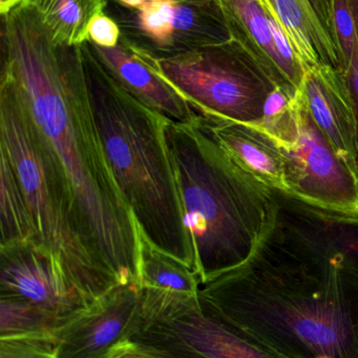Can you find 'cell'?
Returning a JSON list of instances; mask_svg holds the SVG:
<instances>
[{"instance_id":"obj_12","label":"cell","mask_w":358,"mask_h":358,"mask_svg":"<svg viewBox=\"0 0 358 358\" xmlns=\"http://www.w3.org/2000/svg\"><path fill=\"white\" fill-rule=\"evenodd\" d=\"M298 90L317 127L358 179L357 111L344 73L329 65L309 67Z\"/></svg>"},{"instance_id":"obj_2","label":"cell","mask_w":358,"mask_h":358,"mask_svg":"<svg viewBox=\"0 0 358 358\" xmlns=\"http://www.w3.org/2000/svg\"><path fill=\"white\" fill-rule=\"evenodd\" d=\"M275 222L243 264L200 296L284 358H358V269L275 191Z\"/></svg>"},{"instance_id":"obj_8","label":"cell","mask_w":358,"mask_h":358,"mask_svg":"<svg viewBox=\"0 0 358 358\" xmlns=\"http://www.w3.org/2000/svg\"><path fill=\"white\" fill-rule=\"evenodd\" d=\"M254 126L268 134L281 151L286 195L323 210L358 217V179L317 127L300 90L287 110Z\"/></svg>"},{"instance_id":"obj_16","label":"cell","mask_w":358,"mask_h":358,"mask_svg":"<svg viewBox=\"0 0 358 358\" xmlns=\"http://www.w3.org/2000/svg\"><path fill=\"white\" fill-rule=\"evenodd\" d=\"M57 44L80 46L88 41V25L103 14L105 0H27Z\"/></svg>"},{"instance_id":"obj_9","label":"cell","mask_w":358,"mask_h":358,"mask_svg":"<svg viewBox=\"0 0 358 358\" xmlns=\"http://www.w3.org/2000/svg\"><path fill=\"white\" fill-rule=\"evenodd\" d=\"M0 296L23 299L62 326L92 303L69 280L56 258L34 241L0 245Z\"/></svg>"},{"instance_id":"obj_21","label":"cell","mask_w":358,"mask_h":358,"mask_svg":"<svg viewBox=\"0 0 358 358\" xmlns=\"http://www.w3.org/2000/svg\"><path fill=\"white\" fill-rule=\"evenodd\" d=\"M0 358H58L53 334L0 338Z\"/></svg>"},{"instance_id":"obj_14","label":"cell","mask_w":358,"mask_h":358,"mask_svg":"<svg viewBox=\"0 0 358 358\" xmlns=\"http://www.w3.org/2000/svg\"><path fill=\"white\" fill-rule=\"evenodd\" d=\"M97 60L113 79L149 108L172 122L189 123L198 113L191 105L140 57L122 46L94 45Z\"/></svg>"},{"instance_id":"obj_6","label":"cell","mask_w":358,"mask_h":358,"mask_svg":"<svg viewBox=\"0 0 358 358\" xmlns=\"http://www.w3.org/2000/svg\"><path fill=\"white\" fill-rule=\"evenodd\" d=\"M198 115L258 125L275 85L231 40L221 45L153 56L132 48Z\"/></svg>"},{"instance_id":"obj_7","label":"cell","mask_w":358,"mask_h":358,"mask_svg":"<svg viewBox=\"0 0 358 358\" xmlns=\"http://www.w3.org/2000/svg\"><path fill=\"white\" fill-rule=\"evenodd\" d=\"M141 289L142 319L130 341L164 358H284L200 294Z\"/></svg>"},{"instance_id":"obj_15","label":"cell","mask_w":358,"mask_h":358,"mask_svg":"<svg viewBox=\"0 0 358 358\" xmlns=\"http://www.w3.org/2000/svg\"><path fill=\"white\" fill-rule=\"evenodd\" d=\"M199 115L237 165L270 189L288 194L284 159L268 134L256 126Z\"/></svg>"},{"instance_id":"obj_3","label":"cell","mask_w":358,"mask_h":358,"mask_svg":"<svg viewBox=\"0 0 358 358\" xmlns=\"http://www.w3.org/2000/svg\"><path fill=\"white\" fill-rule=\"evenodd\" d=\"M166 142L202 284L243 264L275 222V189L222 148L200 115L168 121Z\"/></svg>"},{"instance_id":"obj_5","label":"cell","mask_w":358,"mask_h":358,"mask_svg":"<svg viewBox=\"0 0 358 358\" xmlns=\"http://www.w3.org/2000/svg\"><path fill=\"white\" fill-rule=\"evenodd\" d=\"M0 155L10 162L25 194L36 243L58 261L71 281L94 302L119 282L88 252L73 196L12 83L0 85Z\"/></svg>"},{"instance_id":"obj_17","label":"cell","mask_w":358,"mask_h":358,"mask_svg":"<svg viewBox=\"0 0 358 358\" xmlns=\"http://www.w3.org/2000/svg\"><path fill=\"white\" fill-rule=\"evenodd\" d=\"M201 285V279L193 268L155 248L142 235L141 288L199 294Z\"/></svg>"},{"instance_id":"obj_25","label":"cell","mask_w":358,"mask_h":358,"mask_svg":"<svg viewBox=\"0 0 358 358\" xmlns=\"http://www.w3.org/2000/svg\"><path fill=\"white\" fill-rule=\"evenodd\" d=\"M109 358H164L139 343L128 341L113 349Z\"/></svg>"},{"instance_id":"obj_13","label":"cell","mask_w":358,"mask_h":358,"mask_svg":"<svg viewBox=\"0 0 358 358\" xmlns=\"http://www.w3.org/2000/svg\"><path fill=\"white\" fill-rule=\"evenodd\" d=\"M266 1L281 21L304 71L317 65H329L343 73L334 20L336 0Z\"/></svg>"},{"instance_id":"obj_26","label":"cell","mask_w":358,"mask_h":358,"mask_svg":"<svg viewBox=\"0 0 358 358\" xmlns=\"http://www.w3.org/2000/svg\"><path fill=\"white\" fill-rule=\"evenodd\" d=\"M119 1L125 4V6H130V8H140L142 4H144L149 0H119Z\"/></svg>"},{"instance_id":"obj_19","label":"cell","mask_w":358,"mask_h":358,"mask_svg":"<svg viewBox=\"0 0 358 358\" xmlns=\"http://www.w3.org/2000/svg\"><path fill=\"white\" fill-rule=\"evenodd\" d=\"M61 326L56 317L23 299L0 296V338L53 334Z\"/></svg>"},{"instance_id":"obj_20","label":"cell","mask_w":358,"mask_h":358,"mask_svg":"<svg viewBox=\"0 0 358 358\" xmlns=\"http://www.w3.org/2000/svg\"><path fill=\"white\" fill-rule=\"evenodd\" d=\"M179 0H149L139 8L141 29L160 46L174 41V16Z\"/></svg>"},{"instance_id":"obj_10","label":"cell","mask_w":358,"mask_h":358,"mask_svg":"<svg viewBox=\"0 0 358 358\" xmlns=\"http://www.w3.org/2000/svg\"><path fill=\"white\" fill-rule=\"evenodd\" d=\"M142 319V289L119 284L53 334L58 358H109L132 340Z\"/></svg>"},{"instance_id":"obj_1","label":"cell","mask_w":358,"mask_h":358,"mask_svg":"<svg viewBox=\"0 0 358 358\" xmlns=\"http://www.w3.org/2000/svg\"><path fill=\"white\" fill-rule=\"evenodd\" d=\"M1 79L13 84L69 185L84 243L120 284L140 285L142 234L101 145L85 52L57 44L25 0L2 10Z\"/></svg>"},{"instance_id":"obj_4","label":"cell","mask_w":358,"mask_h":358,"mask_svg":"<svg viewBox=\"0 0 358 358\" xmlns=\"http://www.w3.org/2000/svg\"><path fill=\"white\" fill-rule=\"evenodd\" d=\"M86 81L97 131L116 183L145 239L198 273L166 142L167 117L124 90L85 52Z\"/></svg>"},{"instance_id":"obj_24","label":"cell","mask_w":358,"mask_h":358,"mask_svg":"<svg viewBox=\"0 0 358 358\" xmlns=\"http://www.w3.org/2000/svg\"><path fill=\"white\" fill-rule=\"evenodd\" d=\"M351 3H352L353 15H354L357 37H355L354 46L347 62L344 75L348 82L349 90L354 102L358 125V0H351Z\"/></svg>"},{"instance_id":"obj_18","label":"cell","mask_w":358,"mask_h":358,"mask_svg":"<svg viewBox=\"0 0 358 358\" xmlns=\"http://www.w3.org/2000/svg\"><path fill=\"white\" fill-rule=\"evenodd\" d=\"M0 155V245L35 242L36 231L20 182L10 162Z\"/></svg>"},{"instance_id":"obj_23","label":"cell","mask_w":358,"mask_h":358,"mask_svg":"<svg viewBox=\"0 0 358 358\" xmlns=\"http://www.w3.org/2000/svg\"><path fill=\"white\" fill-rule=\"evenodd\" d=\"M120 31L115 21L105 15H97L88 25V38L96 45L115 48L118 45Z\"/></svg>"},{"instance_id":"obj_27","label":"cell","mask_w":358,"mask_h":358,"mask_svg":"<svg viewBox=\"0 0 358 358\" xmlns=\"http://www.w3.org/2000/svg\"><path fill=\"white\" fill-rule=\"evenodd\" d=\"M19 1H20V0H1V3H0V12L11 8V6H14L15 3Z\"/></svg>"},{"instance_id":"obj_11","label":"cell","mask_w":358,"mask_h":358,"mask_svg":"<svg viewBox=\"0 0 358 358\" xmlns=\"http://www.w3.org/2000/svg\"><path fill=\"white\" fill-rule=\"evenodd\" d=\"M231 39L275 87L294 98L304 78L281 21L266 0H218Z\"/></svg>"},{"instance_id":"obj_22","label":"cell","mask_w":358,"mask_h":358,"mask_svg":"<svg viewBox=\"0 0 358 358\" xmlns=\"http://www.w3.org/2000/svg\"><path fill=\"white\" fill-rule=\"evenodd\" d=\"M336 35L343 58V73H345L347 62L355 43V20L351 0H336L334 6Z\"/></svg>"}]
</instances>
